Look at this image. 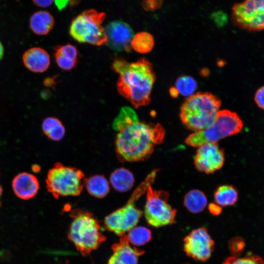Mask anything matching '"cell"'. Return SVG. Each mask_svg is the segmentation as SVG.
Segmentation results:
<instances>
[{"instance_id":"1","label":"cell","mask_w":264,"mask_h":264,"mask_svg":"<svg viewBox=\"0 0 264 264\" xmlns=\"http://www.w3.org/2000/svg\"><path fill=\"white\" fill-rule=\"evenodd\" d=\"M112 127L117 132L115 152L121 162L145 160L164 137L165 131L160 124L140 122L134 110L127 106L121 108Z\"/></svg>"},{"instance_id":"2","label":"cell","mask_w":264,"mask_h":264,"mask_svg":"<svg viewBox=\"0 0 264 264\" xmlns=\"http://www.w3.org/2000/svg\"><path fill=\"white\" fill-rule=\"evenodd\" d=\"M112 68L119 77L117 82L119 93L135 108L148 105L151 93L155 80L152 63L144 58L129 63L116 58Z\"/></svg>"},{"instance_id":"3","label":"cell","mask_w":264,"mask_h":264,"mask_svg":"<svg viewBox=\"0 0 264 264\" xmlns=\"http://www.w3.org/2000/svg\"><path fill=\"white\" fill-rule=\"evenodd\" d=\"M220 106V100L211 93L193 94L180 108L181 121L190 130L195 132L202 130L214 123Z\"/></svg>"},{"instance_id":"4","label":"cell","mask_w":264,"mask_h":264,"mask_svg":"<svg viewBox=\"0 0 264 264\" xmlns=\"http://www.w3.org/2000/svg\"><path fill=\"white\" fill-rule=\"evenodd\" d=\"M70 216L73 220L68 238L83 256H87L106 240V237L100 232V224L92 213L75 209Z\"/></svg>"},{"instance_id":"5","label":"cell","mask_w":264,"mask_h":264,"mask_svg":"<svg viewBox=\"0 0 264 264\" xmlns=\"http://www.w3.org/2000/svg\"><path fill=\"white\" fill-rule=\"evenodd\" d=\"M158 171L155 169L149 174L134 190L125 205L105 218L104 222L108 229L121 237L137 224L142 212L135 207V202L154 181Z\"/></svg>"},{"instance_id":"6","label":"cell","mask_w":264,"mask_h":264,"mask_svg":"<svg viewBox=\"0 0 264 264\" xmlns=\"http://www.w3.org/2000/svg\"><path fill=\"white\" fill-rule=\"evenodd\" d=\"M243 123L235 112L227 110H219L214 123L209 127L196 132L185 140L187 145L194 147L208 143H215L229 136L240 132Z\"/></svg>"},{"instance_id":"7","label":"cell","mask_w":264,"mask_h":264,"mask_svg":"<svg viewBox=\"0 0 264 264\" xmlns=\"http://www.w3.org/2000/svg\"><path fill=\"white\" fill-rule=\"evenodd\" d=\"M84 179L81 170L57 162L47 172L46 187L56 199L60 197L77 196L83 190Z\"/></svg>"},{"instance_id":"8","label":"cell","mask_w":264,"mask_h":264,"mask_svg":"<svg viewBox=\"0 0 264 264\" xmlns=\"http://www.w3.org/2000/svg\"><path fill=\"white\" fill-rule=\"evenodd\" d=\"M105 18L104 13L94 9L84 11L72 21L70 35L79 43L98 46L105 44L107 38L102 23Z\"/></svg>"},{"instance_id":"9","label":"cell","mask_w":264,"mask_h":264,"mask_svg":"<svg viewBox=\"0 0 264 264\" xmlns=\"http://www.w3.org/2000/svg\"><path fill=\"white\" fill-rule=\"evenodd\" d=\"M145 217L150 225L159 227L175 222L176 210L168 203L169 193L150 186L147 191Z\"/></svg>"},{"instance_id":"10","label":"cell","mask_w":264,"mask_h":264,"mask_svg":"<svg viewBox=\"0 0 264 264\" xmlns=\"http://www.w3.org/2000/svg\"><path fill=\"white\" fill-rule=\"evenodd\" d=\"M232 20L236 25L249 31L264 30V0H244L235 3Z\"/></svg>"},{"instance_id":"11","label":"cell","mask_w":264,"mask_h":264,"mask_svg":"<svg viewBox=\"0 0 264 264\" xmlns=\"http://www.w3.org/2000/svg\"><path fill=\"white\" fill-rule=\"evenodd\" d=\"M214 242L207 230L200 227L193 230L184 239V250L195 260L205 261L211 256Z\"/></svg>"},{"instance_id":"12","label":"cell","mask_w":264,"mask_h":264,"mask_svg":"<svg viewBox=\"0 0 264 264\" xmlns=\"http://www.w3.org/2000/svg\"><path fill=\"white\" fill-rule=\"evenodd\" d=\"M224 161V151L217 142L208 143L198 147L194 159L197 170L207 174L220 169Z\"/></svg>"},{"instance_id":"13","label":"cell","mask_w":264,"mask_h":264,"mask_svg":"<svg viewBox=\"0 0 264 264\" xmlns=\"http://www.w3.org/2000/svg\"><path fill=\"white\" fill-rule=\"evenodd\" d=\"M104 29L107 38L106 44L110 48L117 51H131L134 33L128 24L122 21H113L107 24Z\"/></svg>"},{"instance_id":"14","label":"cell","mask_w":264,"mask_h":264,"mask_svg":"<svg viewBox=\"0 0 264 264\" xmlns=\"http://www.w3.org/2000/svg\"><path fill=\"white\" fill-rule=\"evenodd\" d=\"M111 249L113 254L108 264H137L138 257L144 253L143 250L131 246L125 234L121 236L118 242L112 245Z\"/></svg>"},{"instance_id":"15","label":"cell","mask_w":264,"mask_h":264,"mask_svg":"<svg viewBox=\"0 0 264 264\" xmlns=\"http://www.w3.org/2000/svg\"><path fill=\"white\" fill-rule=\"evenodd\" d=\"M12 187L17 197L22 199H29L37 194L39 183L34 175L23 172L15 176L12 180Z\"/></svg>"},{"instance_id":"16","label":"cell","mask_w":264,"mask_h":264,"mask_svg":"<svg viewBox=\"0 0 264 264\" xmlns=\"http://www.w3.org/2000/svg\"><path fill=\"white\" fill-rule=\"evenodd\" d=\"M25 66L30 71L41 73L46 71L50 65V58L44 49L35 47L26 50L22 56Z\"/></svg>"},{"instance_id":"17","label":"cell","mask_w":264,"mask_h":264,"mask_svg":"<svg viewBox=\"0 0 264 264\" xmlns=\"http://www.w3.org/2000/svg\"><path fill=\"white\" fill-rule=\"evenodd\" d=\"M55 58L58 66L66 70L73 68L78 61V52L73 45L66 44L55 47Z\"/></svg>"},{"instance_id":"18","label":"cell","mask_w":264,"mask_h":264,"mask_svg":"<svg viewBox=\"0 0 264 264\" xmlns=\"http://www.w3.org/2000/svg\"><path fill=\"white\" fill-rule=\"evenodd\" d=\"M54 20L48 12L40 11L34 13L30 17V27L35 34L44 35L49 33L53 28Z\"/></svg>"},{"instance_id":"19","label":"cell","mask_w":264,"mask_h":264,"mask_svg":"<svg viewBox=\"0 0 264 264\" xmlns=\"http://www.w3.org/2000/svg\"><path fill=\"white\" fill-rule=\"evenodd\" d=\"M110 182L115 190L120 192H125L132 188L134 178L130 171L120 168L112 172L110 176Z\"/></svg>"},{"instance_id":"20","label":"cell","mask_w":264,"mask_h":264,"mask_svg":"<svg viewBox=\"0 0 264 264\" xmlns=\"http://www.w3.org/2000/svg\"><path fill=\"white\" fill-rule=\"evenodd\" d=\"M85 186L88 193L97 198H103L110 191L109 184L103 175H95L84 179Z\"/></svg>"},{"instance_id":"21","label":"cell","mask_w":264,"mask_h":264,"mask_svg":"<svg viewBox=\"0 0 264 264\" xmlns=\"http://www.w3.org/2000/svg\"><path fill=\"white\" fill-rule=\"evenodd\" d=\"M207 204L205 194L198 189L189 191L184 196V205L191 213H198L203 211Z\"/></svg>"},{"instance_id":"22","label":"cell","mask_w":264,"mask_h":264,"mask_svg":"<svg viewBox=\"0 0 264 264\" xmlns=\"http://www.w3.org/2000/svg\"><path fill=\"white\" fill-rule=\"evenodd\" d=\"M214 198L217 204L220 206H231L237 201L238 192L232 185H223L216 190Z\"/></svg>"},{"instance_id":"23","label":"cell","mask_w":264,"mask_h":264,"mask_svg":"<svg viewBox=\"0 0 264 264\" xmlns=\"http://www.w3.org/2000/svg\"><path fill=\"white\" fill-rule=\"evenodd\" d=\"M42 128L44 134L53 141L61 140L65 134V129L62 123L54 117L45 118L43 122Z\"/></svg>"},{"instance_id":"24","label":"cell","mask_w":264,"mask_h":264,"mask_svg":"<svg viewBox=\"0 0 264 264\" xmlns=\"http://www.w3.org/2000/svg\"><path fill=\"white\" fill-rule=\"evenodd\" d=\"M154 44V39L151 34L146 32H141L134 35L131 45L136 52L145 54L149 53L152 50Z\"/></svg>"},{"instance_id":"25","label":"cell","mask_w":264,"mask_h":264,"mask_svg":"<svg viewBox=\"0 0 264 264\" xmlns=\"http://www.w3.org/2000/svg\"><path fill=\"white\" fill-rule=\"evenodd\" d=\"M127 236L129 242L137 246L145 244L152 238L150 230L143 226L133 227L129 231Z\"/></svg>"},{"instance_id":"26","label":"cell","mask_w":264,"mask_h":264,"mask_svg":"<svg viewBox=\"0 0 264 264\" xmlns=\"http://www.w3.org/2000/svg\"><path fill=\"white\" fill-rule=\"evenodd\" d=\"M196 81L190 76H181L176 82V87L178 93L185 96L192 95L197 88Z\"/></svg>"},{"instance_id":"27","label":"cell","mask_w":264,"mask_h":264,"mask_svg":"<svg viewBox=\"0 0 264 264\" xmlns=\"http://www.w3.org/2000/svg\"><path fill=\"white\" fill-rule=\"evenodd\" d=\"M223 264H264V261L261 257L250 253L242 258L228 257Z\"/></svg>"},{"instance_id":"28","label":"cell","mask_w":264,"mask_h":264,"mask_svg":"<svg viewBox=\"0 0 264 264\" xmlns=\"http://www.w3.org/2000/svg\"><path fill=\"white\" fill-rule=\"evenodd\" d=\"M244 246V241L240 237L233 238L230 243L231 251L236 255H238L242 252Z\"/></svg>"},{"instance_id":"29","label":"cell","mask_w":264,"mask_h":264,"mask_svg":"<svg viewBox=\"0 0 264 264\" xmlns=\"http://www.w3.org/2000/svg\"><path fill=\"white\" fill-rule=\"evenodd\" d=\"M163 4V0H142L141 5L146 11H154L159 9Z\"/></svg>"},{"instance_id":"30","label":"cell","mask_w":264,"mask_h":264,"mask_svg":"<svg viewBox=\"0 0 264 264\" xmlns=\"http://www.w3.org/2000/svg\"><path fill=\"white\" fill-rule=\"evenodd\" d=\"M254 100L258 107L264 110V86L261 87L257 90Z\"/></svg>"},{"instance_id":"31","label":"cell","mask_w":264,"mask_h":264,"mask_svg":"<svg viewBox=\"0 0 264 264\" xmlns=\"http://www.w3.org/2000/svg\"><path fill=\"white\" fill-rule=\"evenodd\" d=\"M210 212L214 215H218L221 212V208L220 206L215 203H210L208 206Z\"/></svg>"},{"instance_id":"32","label":"cell","mask_w":264,"mask_h":264,"mask_svg":"<svg viewBox=\"0 0 264 264\" xmlns=\"http://www.w3.org/2000/svg\"><path fill=\"white\" fill-rule=\"evenodd\" d=\"M37 6L41 7H47L52 4L54 0H32Z\"/></svg>"},{"instance_id":"33","label":"cell","mask_w":264,"mask_h":264,"mask_svg":"<svg viewBox=\"0 0 264 264\" xmlns=\"http://www.w3.org/2000/svg\"><path fill=\"white\" fill-rule=\"evenodd\" d=\"M59 8H63L67 3L68 0H54Z\"/></svg>"},{"instance_id":"34","label":"cell","mask_w":264,"mask_h":264,"mask_svg":"<svg viewBox=\"0 0 264 264\" xmlns=\"http://www.w3.org/2000/svg\"><path fill=\"white\" fill-rule=\"evenodd\" d=\"M170 93L173 97H176L178 95V92L175 87H173L170 88Z\"/></svg>"},{"instance_id":"35","label":"cell","mask_w":264,"mask_h":264,"mask_svg":"<svg viewBox=\"0 0 264 264\" xmlns=\"http://www.w3.org/2000/svg\"><path fill=\"white\" fill-rule=\"evenodd\" d=\"M4 53V48L1 43L0 42V60L2 59Z\"/></svg>"},{"instance_id":"36","label":"cell","mask_w":264,"mask_h":264,"mask_svg":"<svg viewBox=\"0 0 264 264\" xmlns=\"http://www.w3.org/2000/svg\"><path fill=\"white\" fill-rule=\"evenodd\" d=\"M2 189L1 186L0 185V198L2 195ZM0 204H1V203H0Z\"/></svg>"}]
</instances>
